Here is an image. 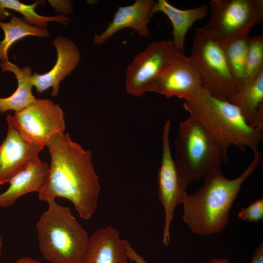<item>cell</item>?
<instances>
[{
  "label": "cell",
  "instance_id": "cell-3",
  "mask_svg": "<svg viewBox=\"0 0 263 263\" xmlns=\"http://www.w3.org/2000/svg\"><path fill=\"white\" fill-rule=\"evenodd\" d=\"M184 109L189 116L199 121L220 146L224 161L232 145L244 151L250 148L259 151L263 131L246 120L240 109L228 101L211 95L203 86L185 101Z\"/></svg>",
  "mask_w": 263,
  "mask_h": 263
},
{
  "label": "cell",
  "instance_id": "cell-2",
  "mask_svg": "<svg viewBox=\"0 0 263 263\" xmlns=\"http://www.w3.org/2000/svg\"><path fill=\"white\" fill-rule=\"evenodd\" d=\"M254 153L250 164L234 179L225 178L215 169L203 178L202 187L195 193L187 195L183 204V220L191 230L200 235L221 232L226 226L229 212L244 182L261 162L262 154Z\"/></svg>",
  "mask_w": 263,
  "mask_h": 263
},
{
  "label": "cell",
  "instance_id": "cell-21",
  "mask_svg": "<svg viewBox=\"0 0 263 263\" xmlns=\"http://www.w3.org/2000/svg\"><path fill=\"white\" fill-rule=\"evenodd\" d=\"M40 2L36 1L31 4H24L18 0H0V20H4L9 15L7 10L19 13L24 17V21L29 25L45 28L49 21H55L67 25L69 19L65 15L56 16H43L35 11V8Z\"/></svg>",
  "mask_w": 263,
  "mask_h": 263
},
{
  "label": "cell",
  "instance_id": "cell-17",
  "mask_svg": "<svg viewBox=\"0 0 263 263\" xmlns=\"http://www.w3.org/2000/svg\"><path fill=\"white\" fill-rule=\"evenodd\" d=\"M49 165L40 160L31 164L9 181L7 189L0 194V207L14 205L21 196L41 189L47 179Z\"/></svg>",
  "mask_w": 263,
  "mask_h": 263
},
{
  "label": "cell",
  "instance_id": "cell-10",
  "mask_svg": "<svg viewBox=\"0 0 263 263\" xmlns=\"http://www.w3.org/2000/svg\"><path fill=\"white\" fill-rule=\"evenodd\" d=\"M170 122H165L162 134V154L158 174V198L165 213L163 243L170 242V226L176 206L182 203L187 195V186L181 179L177 171L169 145Z\"/></svg>",
  "mask_w": 263,
  "mask_h": 263
},
{
  "label": "cell",
  "instance_id": "cell-28",
  "mask_svg": "<svg viewBox=\"0 0 263 263\" xmlns=\"http://www.w3.org/2000/svg\"><path fill=\"white\" fill-rule=\"evenodd\" d=\"M206 263H229L225 258H217L212 259Z\"/></svg>",
  "mask_w": 263,
  "mask_h": 263
},
{
  "label": "cell",
  "instance_id": "cell-23",
  "mask_svg": "<svg viewBox=\"0 0 263 263\" xmlns=\"http://www.w3.org/2000/svg\"><path fill=\"white\" fill-rule=\"evenodd\" d=\"M263 71V37H249L246 50L244 79L248 80ZM243 81V82H244Z\"/></svg>",
  "mask_w": 263,
  "mask_h": 263
},
{
  "label": "cell",
  "instance_id": "cell-11",
  "mask_svg": "<svg viewBox=\"0 0 263 263\" xmlns=\"http://www.w3.org/2000/svg\"><path fill=\"white\" fill-rule=\"evenodd\" d=\"M8 131L0 146V185L7 183L15 175L40 160L44 146L26 139L16 126L11 115H7Z\"/></svg>",
  "mask_w": 263,
  "mask_h": 263
},
{
  "label": "cell",
  "instance_id": "cell-7",
  "mask_svg": "<svg viewBox=\"0 0 263 263\" xmlns=\"http://www.w3.org/2000/svg\"><path fill=\"white\" fill-rule=\"evenodd\" d=\"M210 17L205 27L224 42L248 35L263 20V0H212Z\"/></svg>",
  "mask_w": 263,
  "mask_h": 263
},
{
  "label": "cell",
  "instance_id": "cell-25",
  "mask_svg": "<svg viewBox=\"0 0 263 263\" xmlns=\"http://www.w3.org/2000/svg\"><path fill=\"white\" fill-rule=\"evenodd\" d=\"M123 242L129 261L136 263H148L145 259L133 248L128 241L123 239Z\"/></svg>",
  "mask_w": 263,
  "mask_h": 263
},
{
  "label": "cell",
  "instance_id": "cell-16",
  "mask_svg": "<svg viewBox=\"0 0 263 263\" xmlns=\"http://www.w3.org/2000/svg\"><path fill=\"white\" fill-rule=\"evenodd\" d=\"M209 9L208 5L203 4L195 8L182 10L166 0H158L155 1L151 12L152 15L157 12H162L168 17L173 27L172 43L178 52L185 54V39L188 30L196 21L208 15Z\"/></svg>",
  "mask_w": 263,
  "mask_h": 263
},
{
  "label": "cell",
  "instance_id": "cell-20",
  "mask_svg": "<svg viewBox=\"0 0 263 263\" xmlns=\"http://www.w3.org/2000/svg\"><path fill=\"white\" fill-rule=\"evenodd\" d=\"M0 27L4 31V37L0 41V60L9 61L7 52L10 47L17 41L28 36L46 38L50 36L48 30L27 24L20 18L11 15L9 22L0 20Z\"/></svg>",
  "mask_w": 263,
  "mask_h": 263
},
{
  "label": "cell",
  "instance_id": "cell-4",
  "mask_svg": "<svg viewBox=\"0 0 263 263\" xmlns=\"http://www.w3.org/2000/svg\"><path fill=\"white\" fill-rule=\"evenodd\" d=\"M36 225L39 248L51 263H82L89 238L86 231L67 207L55 200Z\"/></svg>",
  "mask_w": 263,
  "mask_h": 263
},
{
  "label": "cell",
  "instance_id": "cell-1",
  "mask_svg": "<svg viewBox=\"0 0 263 263\" xmlns=\"http://www.w3.org/2000/svg\"><path fill=\"white\" fill-rule=\"evenodd\" d=\"M46 146L51 163L38 199L48 203L57 197L67 199L82 219H89L95 211L100 190L91 151L74 142L68 133L56 134Z\"/></svg>",
  "mask_w": 263,
  "mask_h": 263
},
{
  "label": "cell",
  "instance_id": "cell-12",
  "mask_svg": "<svg viewBox=\"0 0 263 263\" xmlns=\"http://www.w3.org/2000/svg\"><path fill=\"white\" fill-rule=\"evenodd\" d=\"M199 75L190 56L178 53L174 59L154 80L149 92L167 97L188 100L202 87Z\"/></svg>",
  "mask_w": 263,
  "mask_h": 263
},
{
  "label": "cell",
  "instance_id": "cell-14",
  "mask_svg": "<svg viewBox=\"0 0 263 263\" xmlns=\"http://www.w3.org/2000/svg\"><path fill=\"white\" fill-rule=\"evenodd\" d=\"M154 2L153 0H136L131 5L119 6L104 31L94 35L93 44L102 45L116 32L126 28L134 29L142 38H148V25L153 16L151 10Z\"/></svg>",
  "mask_w": 263,
  "mask_h": 263
},
{
  "label": "cell",
  "instance_id": "cell-24",
  "mask_svg": "<svg viewBox=\"0 0 263 263\" xmlns=\"http://www.w3.org/2000/svg\"><path fill=\"white\" fill-rule=\"evenodd\" d=\"M239 218L250 222L257 223L263 220V199L256 200L238 214Z\"/></svg>",
  "mask_w": 263,
  "mask_h": 263
},
{
  "label": "cell",
  "instance_id": "cell-18",
  "mask_svg": "<svg viewBox=\"0 0 263 263\" xmlns=\"http://www.w3.org/2000/svg\"><path fill=\"white\" fill-rule=\"evenodd\" d=\"M0 67L3 73H13L18 83L16 90L12 95L6 98L0 97L1 113L9 110L15 113L20 112L36 100L32 94V70L29 66L21 68L9 61H5L0 63Z\"/></svg>",
  "mask_w": 263,
  "mask_h": 263
},
{
  "label": "cell",
  "instance_id": "cell-8",
  "mask_svg": "<svg viewBox=\"0 0 263 263\" xmlns=\"http://www.w3.org/2000/svg\"><path fill=\"white\" fill-rule=\"evenodd\" d=\"M171 40L149 44L134 57L127 68V93L140 96L147 92L154 80L171 63L178 54Z\"/></svg>",
  "mask_w": 263,
  "mask_h": 263
},
{
  "label": "cell",
  "instance_id": "cell-6",
  "mask_svg": "<svg viewBox=\"0 0 263 263\" xmlns=\"http://www.w3.org/2000/svg\"><path fill=\"white\" fill-rule=\"evenodd\" d=\"M194 33L190 57L202 85L211 95L227 100L238 86L228 65L224 42L205 27L196 28Z\"/></svg>",
  "mask_w": 263,
  "mask_h": 263
},
{
  "label": "cell",
  "instance_id": "cell-13",
  "mask_svg": "<svg viewBox=\"0 0 263 263\" xmlns=\"http://www.w3.org/2000/svg\"><path fill=\"white\" fill-rule=\"evenodd\" d=\"M53 44L57 53V59L55 65L45 74L34 72L31 76V83L39 94L52 88L51 95L56 96L58 94L60 82L79 64L80 53L76 45L66 37H56Z\"/></svg>",
  "mask_w": 263,
  "mask_h": 263
},
{
  "label": "cell",
  "instance_id": "cell-22",
  "mask_svg": "<svg viewBox=\"0 0 263 263\" xmlns=\"http://www.w3.org/2000/svg\"><path fill=\"white\" fill-rule=\"evenodd\" d=\"M249 37L246 35L224 43L228 65L237 86L244 79L246 50Z\"/></svg>",
  "mask_w": 263,
  "mask_h": 263
},
{
  "label": "cell",
  "instance_id": "cell-27",
  "mask_svg": "<svg viewBox=\"0 0 263 263\" xmlns=\"http://www.w3.org/2000/svg\"><path fill=\"white\" fill-rule=\"evenodd\" d=\"M15 263H40L38 261L29 257H23L18 259Z\"/></svg>",
  "mask_w": 263,
  "mask_h": 263
},
{
  "label": "cell",
  "instance_id": "cell-9",
  "mask_svg": "<svg viewBox=\"0 0 263 263\" xmlns=\"http://www.w3.org/2000/svg\"><path fill=\"white\" fill-rule=\"evenodd\" d=\"M12 116L26 139L44 146L56 134L64 133L65 130L62 110L58 104L47 98L37 99Z\"/></svg>",
  "mask_w": 263,
  "mask_h": 263
},
{
  "label": "cell",
  "instance_id": "cell-26",
  "mask_svg": "<svg viewBox=\"0 0 263 263\" xmlns=\"http://www.w3.org/2000/svg\"><path fill=\"white\" fill-rule=\"evenodd\" d=\"M250 263H263V244L258 245L255 249L254 254Z\"/></svg>",
  "mask_w": 263,
  "mask_h": 263
},
{
  "label": "cell",
  "instance_id": "cell-19",
  "mask_svg": "<svg viewBox=\"0 0 263 263\" xmlns=\"http://www.w3.org/2000/svg\"><path fill=\"white\" fill-rule=\"evenodd\" d=\"M227 101L237 106L247 122L252 125L263 109V71L243 82Z\"/></svg>",
  "mask_w": 263,
  "mask_h": 263
},
{
  "label": "cell",
  "instance_id": "cell-5",
  "mask_svg": "<svg viewBox=\"0 0 263 263\" xmlns=\"http://www.w3.org/2000/svg\"><path fill=\"white\" fill-rule=\"evenodd\" d=\"M173 159L178 174L187 186L214 170L220 169L224 161L220 146L202 124L190 116L180 123Z\"/></svg>",
  "mask_w": 263,
  "mask_h": 263
},
{
  "label": "cell",
  "instance_id": "cell-15",
  "mask_svg": "<svg viewBox=\"0 0 263 263\" xmlns=\"http://www.w3.org/2000/svg\"><path fill=\"white\" fill-rule=\"evenodd\" d=\"M128 260L119 231L108 225L97 229L90 236L82 263H127Z\"/></svg>",
  "mask_w": 263,
  "mask_h": 263
},
{
  "label": "cell",
  "instance_id": "cell-29",
  "mask_svg": "<svg viewBox=\"0 0 263 263\" xmlns=\"http://www.w3.org/2000/svg\"><path fill=\"white\" fill-rule=\"evenodd\" d=\"M2 244H3L2 238L0 234V256L1 255V254Z\"/></svg>",
  "mask_w": 263,
  "mask_h": 263
}]
</instances>
